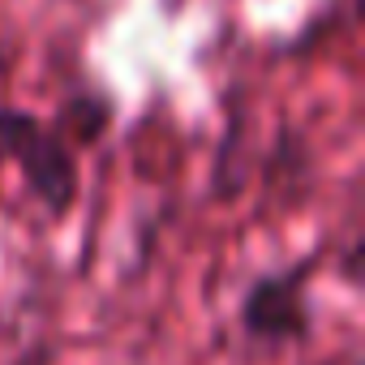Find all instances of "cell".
<instances>
[{
  "instance_id": "obj_2",
  "label": "cell",
  "mask_w": 365,
  "mask_h": 365,
  "mask_svg": "<svg viewBox=\"0 0 365 365\" xmlns=\"http://www.w3.org/2000/svg\"><path fill=\"white\" fill-rule=\"evenodd\" d=\"M305 267H284L258 275L241 297V331L258 344H297L314 327L305 297Z\"/></svg>"
},
{
  "instance_id": "obj_1",
  "label": "cell",
  "mask_w": 365,
  "mask_h": 365,
  "mask_svg": "<svg viewBox=\"0 0 365 365\" xmlns=\"http://www.w3.org/2000/svg\"><path fill=\"white\" fill-rule=\"evenodd\" d=\"M0 159H14L26 176L31 194L52 211L65 215L78 198V163L69 146L31 112L0 108Z\"/></svg>"
},
{
  "instance_id": "obj_3",
  "label": "cell",
  "mask_w": 365,
  "mask_h": 365,
  "mask_svg": "<svg viewBox=\"0 0 365 365\" xmlns=\"http://www.w3.org/2000/svg\"><path fill=\"white\" fill-rule=\"evenodd\" d=\"M43 361H48V348H39V352H35L31 361H22V365H43Z\"/></svg>"
}]
</instances>
